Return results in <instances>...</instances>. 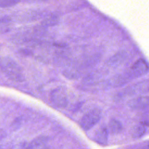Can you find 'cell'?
I'll use <instances>...</instances> for the list:
<instances>
[{"label":"cell","mask_w":149,"mask_h":149,"mask_svg":"<svg viewBox=\"0 0 149 149\" xmlns=\"http://www.w3.org/2000/svg\"><path fill=\"white\" fill-rule=\"evenodd\" d=\"M0 69L10 80L16 82H23L25 80V76L22 68L10 56L0 58Z\"/></svg>","instance_id":"1"},{"label":"cell","mask_w":149,"mask_h":149,"mask_svg":"<svg viewBox=\"0 0 149 149\" xmlns=\"http://www.w3.org/2000/svg\"><path fill=\"white\" fill-rule=\"evenodd\" d=\"M102 118V110L99 107H95L88 111L80 119L79 125L84 131L90 130L95 126Z\"/></svg>","instance_id":"2"},{"label":"cell","mask_w":149,"mask_h":149,"mask_svg":"<svg viewBox=\"0 0 149 149\" xmlns=\"http://www.w3.org/2000/svg\"><path fill=\"white\" fill-rule=\"evenodd\" d=\"M49 99L54 106L59 108L66 107L68 103L67 94L62 87H58L52 90L49 94Z\"/></svg>","instance_id":"3"},{"label":"cell","mask_w":149,"mask_h":149,"mask_svg":"<svg viewBox=\"0 0 149 149\" xmlns=\"http://www.w3.org/2000/svg\"><path fill=\"white\" fill-rule=\"evenodd\" d=\"M49 137L46 136H40L26 143L22 146V149H41L47 146Z\"/></svg>","instance_id":"4"},{"label":"cell","mask_w":149,"mask_h":149,"mask_svg":"<svg viewBox=\"0 0 149 149\" xmlns=\"http://www.w3.org/2000/svg\"><path fill=\"white\" fill-rule=\"evenodd\" d=\"M19 0H0L1 8H8L16 5Z\"/></svg>","instance_id":"5"},{"label":"cell","mask_w":149,"mask_h":149,"mask_svg":"<svg viewBox=\"0 0 149 149\" xmlns=\"http://www.w3.org/2000/svg\"><path fill=\"white\" fill-rule=\"evenodd\" d=\"M5 137V133L4 132H3V131H0V140L2 139V138H3Z\"/></svg>","instance_id":"6"},{"label":"cell","mask_w":149,"mask_h":149,"mask_svg":"<svg viewBox=\"0 0 149 149\" xmlns=\"http://www.w3.org/2000/svg\"><path fill=\"white\" fill-rule=\"evenodd\" d=\"M41 149H50V148L48 147V146H45V147H43V148H42Z\"/></svg>","instance_id":"7"},{"label":"cell","mask_w":149,"mask_h":149,"mask_svg":"<svg viewBox=\"0 0 149 149\" xmlns=\"http://www.w3.org/2000/svg\"><path fill=\"white\" fill-rule=\"evenodd\" d=\"M42 1H47V0H42Z\"/></svg>","instance_id":"8"},{"label":"cell","mask_w":149,"mask_h":149,"mask_svg":"<svg viewBox=\"0 0 149 149\" xmlns=\"http://www.w3.org/2000/svg\"><path fill=\"white\" fill-rule=\"evenodd\" d=\"M0 149H1V147H0Z\"/></svg>","instance_id":"9"}]
</instances>
